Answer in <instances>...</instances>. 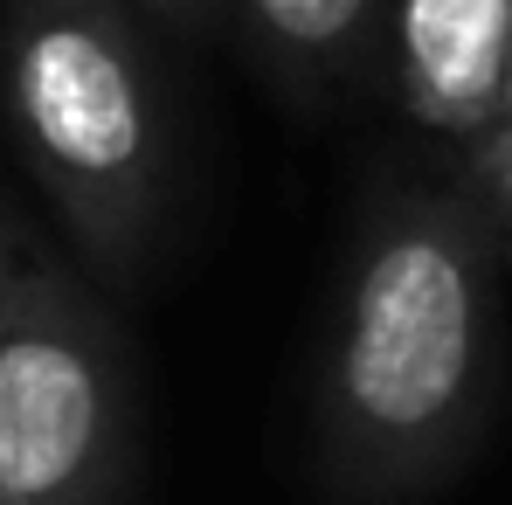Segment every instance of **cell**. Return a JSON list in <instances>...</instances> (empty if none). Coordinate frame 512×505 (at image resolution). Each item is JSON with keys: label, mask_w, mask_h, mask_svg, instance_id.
I'll return each mask as SVG.
<instances>
[{"label": "cell", "mask_w": 512, "mask_h": 505, "mask_svg": "<svg viewBox=\"0 0 512 505\" xmlns=\"http://www.w3.org/2000/svg\"><path fill=\"white\" fill-rule=\"evenodd\" d=\"M499 395L492 236L471 201L395 194L346 256L319 360V464L353 505L443 485Z\"/></svg>", "instance_id": "cell-1"}, {"label": "cell", "mask_w": 512, "mask_h": 505, "mask_svg": "<svg viewBox=\"0 0 512 505\" xmlns=\"http://www.w3.org/2000/svg\"><path fill=\"white\" fill-rule=\"evenodd\" d=\"M0 104L28 180L97 277H139L167 215V90L132 0H7Z\"/></svg>", "instance_id": "cell-2"}, {"label": "cell", "mask_w": 512, "mask_h": 505, "mask_svg": "<svg viewBox=\"0 0 512 505\" xmlns=\"http://www.w3.org/2000/svg\"><path fill=\"white\" fill-rule=\"evenodd\" d=\"M139 388L111 305L49 256L0 312V505H132Z\"/></svg>", "instance_id": "cell-3"}, {"label": "cell", "mask_w": 512, "mask_h": 505, "mask_svg": "<svg viewBox=\"0 0 512 505\" xmlns=\"http://www.w3.org/2000/svg\"><path fill=\"white\" fill-rule=\"evenodd\" d=\"M388 70L416 125L485 139L512 111V0H388Z\"/></svg>", "instance_id": "cell-4"}, {"label": "cell", "mask_w": 512, "mask_h": 505, "mask_svg": "<svg viewBox=\"0 0 512 505\" xmlns=\"http://www.w3.org/2000/svg\"><path fill=\"white\" fill-rule=\"evenodd\" d=\"M256 56L305 97L360 84L388 49V0H229Z\"/></svg>", "instance_id": "cell-5"}, {"label": "cell", "mask_w": 512, "mask_h": 505, "mask_svg": "<svg viewBox=\"0 0 512 505\" xmlns=\"http://www.w3.org/2000/svg\"><path fill=\"white\" fill-rule=\"evenodd\" d=\"M471 146H478V180H485V194H492V208L506 222V243H512V111Z\"/></svg>", "instance_id": "cell-6"}, {"label": "cell", "mask_w": 512, "mask_h": 505, "mask_svg": "<svg viewBox=\"0 0 512 505\" xmlns=\"http://www.w3.org/2000/svg\"><path fill=\"white\" fill-rule=\"evenodd\" d=\"M132 7L153 14L160 28H173V35H208L215 14H222V0H132Z\"/></svg>", "instance_id": "cell-7"}, {"label": "cell", "mask_w": 512, "mask_h": 505, "mask_svg": "<svg viewBox=\"0 0 512 505\" xmlns=\"http://www.w3.org/2000/svg\"><path fill=\"white\" fill-rule=\"evenodd\" d=\"M28 263H35V250H28L21 222H14V215H7V201H0V312L14 305V291H21V277H28Z\"/></svg>", "instance_id": "cell-8"}]
</instances>
